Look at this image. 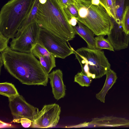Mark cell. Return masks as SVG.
<instances>
[{
    "mask_svg": "<svg viewBox=\"0 0 129 129\" xmlns=\"http://www.w3.org/2000/svg\"><path fill=\"white\" fill-rule=\"evenodd\" d=\"M0 55L5 69L22 83L28 85H47L48 78L40 61L32 52L13 50L8 46Z\"/></svg>",
    "mask_w": 129,
    "mask_h": 129,
    "instance_id": "6da1fadb",
    "label": "cell"
},
{
    "mask_svg": "<svg viewBox=\"0 0 129 129\" xmlns=\"http://www.w3.org/2000/svg\"><path fill=\"white\" fill-rule=\"evenodd\" d=\"M40 27L66 42L73 40L75 32L59 0L40 3L35 19Z\"/></svg>",
    "mask_w": 129,
    "mask_h": 129,
    "instance_id": "7a4b0ae2",
    "label": "cell"
},
{
    "mask_svg": "<svg viewBox=\"0 0 129 129\" xmlns=\"http://www.w3.org/2000/svg\"><path fill=\"white\" fill-rule=\"evenodd\" d=\"M79 13V21L89 28L94 34L108 35L113 25L112 18L100 4H92L91 1L75 0L74 3Z\"/></svg>",
    "mask_w": 129,
    "mask_h": 129,
    "instance_id": "3957f363",
    "label": "cell"
},
{
    "mask_svg": "<svg viewBox=\"0 0 129 129\" xmlns=\"http://www.w3.org/2000/svg\"><path fill=\"white\" fill-rule=\"evenodd\" d=\"M35 0H10L0 12V33L9 39L14 38L19 28L30 13Z\"/></svg>",
    "mask_w": 129,
    "mask_h": 129,
    "instance_id": "277c9868",
    "label": "cell"
},
{
    "mask_svg": "<svg viewBox=\"0 0 129 129\" xmlns=\"http://www.w3.org/2000/svg\"><path fill=\"white\" fill-rule=\"evenodd\" d=\"M82 72L92 79H99L106 75L111 65L103 51L82 47L74 49Z\"/></svg>",
    "mask_w": 129,
    "mask_h": 129,
    "instance_id": "5b68a950",
    "label": "cell"
},
{
    "mask_svg": "<svg viewBox=\"0 0 129 129\" xmlns=\"http://www.w3.org/2000/svg\"><path fill=\"white\" fill-rule=\"evenodd\" d=\"M37 43L45 48L55 57L64 59L74 53V49L71 47H69L67 42L41 27Z\"/></svg>",
    "mask_w": 129,
    "mask_h": 129,
    "instance_id": "8992f818",
    "label": "cell"
},
{
    "mask_svg": "<svg viewBox=\"0 0 129 129\" xmlns=\"http://www.w3.org/2000/svg\"><path fill=\"white\" fill-rule=\"evenodd\" d=\"M41 27L35 21L28 25L17 38L12 39L10 43V47L13 50L30 53L37 44Z\"/></svg>",
    "mask_w": 129,
    "mask_h": 129,
    "instance_id": "52a82bcc",
    "label": "cell"
},
{
    "mask_svg": "<svg viewBox=\"0 0 129 129\" xmlns=\"http://www.w3.org/2000/svg\"><path fill=\"white\" fill-rule=\"evenodd\" d=\"M61 112V107L56 103L44 105L35 116L31 127L47 128L55 126L59 122Z\"/></svg>",
    "mask_w": 129,
    "mask_h": 129,
    "instance_id": "ba28073f",
    "label": "cell"
},
{
    "mask_svg": "<svg viewBox=\"0 0 129 129\" xmlns=\"http://www.w3.org/2000/svg\"><path fill=\"white\" fill-rule=\"evenodd\" d=\"M9 106L13 119L11 122L15 123L22 118H28L32 121L39 111L38 108L30 104L21 95L8 98Z\"/></svg>",
    "mask_w": 129,
    "mask_h": 129,
    "instance_id": "9c48e42d",
    "label": "cell"
},
{
    "mask_svg": "<svg viewBox=\"0 0 129 129\" xmlns=\"http://www.w3.org/2000/svg\"><path fill=\"white\" fill-rule=\"evenodd\" d=\"M113 25L110 33L108 35L107 39L115 50L127 48L128 46L129 35L124 31L121 24L117 23L113 19Z\"/></svg>",
    "mask_w": 129,
    "mask_h": 129,
    "instance_id": "30bf717a",
    "label": "cell"
},
{
    "mask_svg": "<svg viewBox=\"0 0 129 129\" xmlns=\"http://www.w3.org/2000/svg\"><path fill=\"white\" fill-rule=\"evenodd\" d=\"M129 120L124 118L113 116L96 118L88 122H84L78 125V127L128 126Z\"/></svg>",
    "mask_w": 129,
    "mask_h": 129,
    "instance_id": "8fae6325",
    "label": "cell"
},
{
    "mask_svg": "<svg viewBox=\"0 0 129 129\" xmlns=\"http://www.w3.org/2000/svg\"><path fill=\"white\" fill-rule=\"evenodd\" d=\"M55 99L58 100L66 95V86L63 80V73L59 69L53 71L48 75Z\"/></svg>",
    "mask_w": 129,
    "mask_h": 129,
    "instance_id": "7c38bea8",
    "label": "cell"
},
{
    "mask_svg": "<svg viewBox=\"0 0 129 129\" xmlns=\"http://www.w3.org/2000/svg\"><path fill=\"white\" fill-rule=\"evenodd\" d=\"M77 23V25L73 26L76 34L86 41L88 48L95 49L94 33L89 28L78 20Z\"/></svg>",
    "mask_w": 129,
    "mask_h": 129,
    "instance_id": "4fadbf2b",
    "label": "cell"
},
{
    "mask_svg": "<svg viewBox=\"0 0 129 129\" xmlns=\"http://www.w3.org/2000/svg\"><path fill=\"white\" fill-rule=\"evenodd\" d=\"M106 75V78L103 87L95 95L96 98L103 103L105 102V98L106 94L116 82L117 78L116 73L110 68L108 70Z\"/></svg>",
    "mask_w": 129,
    "mask_h": 129,
    "instance_id": "5bb4252c",
    "label": "cell"
},
{
    "mask_svg": "<svg viewBox=\"0 0 129 129\" xmlns=\"http://www.w3.org/2000/svg\"><path fill=\"white\" fill-rule=\"evenodd\" d=\"M55 57L52 54L39 56L41 64L46 73L48 74L52 69L56 67Z\"/></svg>",
    "mask_w": 129,
    "mask_h": 129,
    "instance_id": "9a60e30c",
    "label": "cell"
},
{
    "mask_svg": "<svg viewBox=\"0 0 129 129\" xmlns=\"http://www.w3.org/2000/svg\"><path fill=\"white\" fill-rule=\"evenodd\" d=\"M0 94L9 98L14 97L19 94L14 85L8 82L0 83Z\"/></svg>",
    "mask_w": 129,
    "mask_h": 129,
    "instance_id": "2e32d148",
    "label": "cell"
},
{
    "mask_svg": "<svg viewBox=\"0 0 129 129\" xmlns=\"http://www.w3.org/2000/svg\"><path fill=\"white\" fill-rule=\"evenodd\" d=\"M104 35H100L94 38V44L96 49H105L114 51V49L109 40L104 38Z\"/></svg>",
    "mask_w": 129,
    "mask_h": 129,
    "instance_id": "e0dca14e",
    "label": "cell"
},
{
    "mask_svg": "<svg viewBox=\"0 0 129 129\" xmlns=\"http://www.w3.org/2000/svg\"><path fill=\"white\" fill-rule=\"evenodd\" d=\"M129 6V0H116L115 10L117 23L121 24L123 14L126 7Z\"/></svg>",
    "mask_w": 129,
    "mask_h": 129,
    "instance_id": "ac0fdd59",
    "label": "cell"
},
{
    "mask_svg": "<svg viewBox=\"0 0 129 129\" xmlns=\"http://www.w3.org/2000/svg\"><path fill=\"white\" fill-rule=\"evenodd\" d=\"M100 4L105 8L110 16L116 22V11L112 0H100Z\"/></svg>",
    "mask_w": 129,
    "mask_h": 129,
    "instance_id": "d6986e66",
    "label": "cell"
},
{
    "mask_svg": "<svg viewBox=\"0 0 129 129\" xmlns=\"http://www.w3.org/2000/svg\"><path fill=\"white\" fill-rule=\"evenodd\" d=\"M92 81V78L82 72L78 73L75 76L74 82L82 87H88Z\"/></svg>",
    "mask_w": 129,
    "mask_h": 129,
    "instance_id": "ffe728a7",
    "label": "cell"
},
{
    "mask_svg": "<svg viewBox=\"0 0 129 129\" xmlns=\"http://www.w3.org/2000/svg\"><path fill=\"white\" fill-rule=\"evenodd\" d=\"M121 24L124 31L129 35V6L126 7L124 12Z\"/></svg>",
    "mask_w": 129,
    "mask_h": 129,
    "instance_id": "44dd1931",
    "label": "cell"
},
{
    "mask_svg": "<svg viewBox=\"0 0 129 129\" xmlns=\"http://www.w3.org/2000/svg\"><path fill=\"white\" fill-rule=\"evenodd\" d=\"M63 9L69 20L73 17L77 19L78 17V11L74 4H71Z\"/></svg>",
    "mask_w": 129,
    "mask_h": 129,
    "instance_id": "7402d4cb",
    "label": "cell"
},
{
    "mask_svg": "<svg viewBox=\"0 0 129 129\" xmlns=\"http://www.w3.org/2000/svg\"><path fill=\"white\" fill-rule=\"evenodd\" d=\"M9 39L4 36L0 33V52L5 50L8 46V45Z\"/></svg>",
    "mask_w": 129,
    "mask_h": 129,
    "instance_id": "603a6c76",
    "label": "cell"
},
{
    "mask_svg": "<svg viewBox=\"0 0 129 129\" xmlns=\"http://www.w3.org/2000/svg\"><path fill=\"white\" fill-rule=\"evenodd\" d=\"M15 122L20 123L22 126L24 128H28L31 126L32 121L26 118H22L16 121Z\"/></svg>",
    "mask_w": 129,
    "mask_h": 129,
    "instance_id": "cb8c5ba5",
    "label": "cell"
},
{
    "mask_svg": "<svg viewBox=\"0 0 129 129\" xmlns=\"http://www.w3.org/2000/svg\"><path fill=\"white\" fill-rule=\"evenodd\" d=\"M63 8L67 7L69 5L75 3V0H59Z\"/></svg>",
    "mask_w": 129,
    "mask_h": 129,
    "instance_id": "d4e9b609",
    "label": "cell"
},
{
    "mask_svg": "<svg viewBox=\"0 0 129 129\" xmlns=\"http://www.w3.org/2000/svg\"><path fill=\"white\" fill-rule=\"evenodd\" d=\"M15 127V125H12L10 123L5 122L1 120H0V128H13Z\"/></svg>",
    "mask_w": 129,
    "mask_h": 129,
    "instance_id": "484cf974",
    "label": "cell"
},
{
    "mask_svg": "<svg viewBox=\"0 0 129 129\" xmlns=\"http://www.w3.org/2000/svg\"><path fill=\"white\" fill-rule=\"evenodd\" d=\"M77 21V18L74 17H72L69 20V23L73 26L76 25Z\"/></svg>",
    "mask_w": 129,
    "mask_h": 129,
    "instance_id": "4316f807",
    "label": "cell"
},
{
    "mask_svg": "<svg viewBox=\"0 0 129 129\" xmlns=\"http://www.w3.org/2000/svg\"><path fill=\"white\" fill-rule=\"evenodd\" d=\"M91 3L93 5H98L100 4V0H91Z\"/></svg>",
    "mask_w": 129,
    "mask_h": 129,
    "instance_id": "83f0119b",
    "label": "cell"
},
{
    "mask_svg": "<svg viewBox=\"0 0 129 129\" xmlns=\"http://www.w3.org/2000/svg\"><path fill=\"white\" fill-rule=\"evenodd\" d=\"M0 72H1V68L4 65V63L3 61L1 56L0 55Z\"/></svg>",
    "mask_w": 129,
    "mask_h": 129,
    "instance_id": "f1b7e54d",
    "label": "cell"
},
{
    "mask_svg": "<svg viewBox=\"0 0 129 129\" xmlns=\"http://www.w3.org/2000/svg\"><path fill=\"white\" fill-rule=\"evenodd\" d=\"M112 1L113 5L115 8V4H116V0H112Z\"/></svg>",
    "mask_w": 129,
    "mask_h": 129,
    "instance_id": "f546056e",
    "label": "cell"
},
{
    "mask_svg": "<svg viewBox=\"0 0 129 129\" xmlns=\"http://www.w3.org/2000/svg\"><path fill=\"white\" fill-rule=\"evenodd\" d=\"M84 1H91V0H84Z\"/></svg>",
    "mask_w": 129,
    "mask_h": 129,
    "instance_id": "4dcf8cb0",
    "label": "cell"
}]
</instances>
